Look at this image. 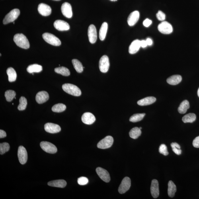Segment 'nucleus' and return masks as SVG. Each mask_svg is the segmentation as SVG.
Returning a JSON list of instances; mask_svg holds the SVG:
<instances>
[{
  "label": "nucleus",
  "mask_w": 199,
  "mask_h": 199,
  "mask_svg": "<svg viewBox=\"0 0 199 199\" xmlns=\"http://www.w3.org/2000/svg\"><path fill=\"white\" fill-rule=\"evenodd\" d=\"M13 40L16 44L20 48L25 49L30 48L29 42L23 34H16L14 37Z\"/></svg>",
  "instance_id": "obj_1"
},
{
  "label": "nucleus",
  "mask_w": 199,
  "mask_h": 199,
  "mask_svg": "<svg viewBox=\"0 0 199 199\" xmlns=\"http://www.w3.org/2000/svg\"><path fill=\"white\" fill-rule=\"evenodd\" d=\"M63 91L71 95L79 96L81 95V91L77 86L69 83H66L62 85Z\"/></svg>",
  "instance_id": "obj_2"
},
{
  "label": "nucleus",
  "mask_w": 199,
  "mask_h": 199,
  "mask_svg": "<svg viewBox=\"0 0 199 199\" xmlns=\"http://www.w3.org/2000/svg\"><path fill=\"white\" fill-rule=\"evenodd\" d=\"M42 36L46 42L52 46H58L61 45V41L54 35L46 32L43 34Z\"/></svg>",
  "instance_id": "obj_3"
},
{
  "label": "nucleus",
  "mask_w": 199,
  "mask_h": 199,
  "mask_svg": "<svg viewBox=\"0 0 199 199\" xmlns=\"http://www.w3.org/2000/svg\"><path fill=\"white\" fill-rule=\"evenodd\" d=\"M20 14L19 9H15L12 10L6 16L3 20V23L7 24L10 22H14L18 17Z\"/></svg>",
  "instance_id": "obj_4"
},
{
  "label": "nucleus",
  "mask_w": 199,
  "mask_h": 199,
  "mask_svg": "<svg viewBox=\"0 0 199 199\" xmlns=\"http://www.w3.org/2000/svg\"><path fill=\"white\" fill-rule=\"evenodd\" d=\"M114 142V139L111 136H107L102 139L98 143V148L101 149H106L110 148L112 146Z\"/></svg>",
  "instance_id": "obj_5"
},
{
  "label": "nucleus",
  "mask_w": 199,
  "mask_h": 199,
  "mask_svg": "<svg viewBox=\"0 0 199 199\" xmlns=\"http://www.w3.org/2000/svg\"><path fill=\"white\" fill-rule=\"evenodd\" d=\"M41 148L46 152L51 154L56 153L57 151V147L52 143L46 141H42L40 143Z\"/></svg>",
  "instance_id": "obj_6"
},
{
  "label": "nucleus",
  "mask_w": 199,
  "mask_h": 199,
  "mask_svg": "<svg viewBox=\"0 0 199 199\" xmlns=\"http://www.w3.org/2000/svg\"><path fill=\"white\" fill-rule=\"evenodd\" d=\"M110 67V62L108 57L104 55L100 58L99 62V67L102 72H107Z\"/></svg>",
  "instance_id": "obj_7"
},
{
  "label": "nucleus",
  "mask_w": 199,
  "mask_h": 199,
  "mask_svg": "<svg viewBox=\"0 0 199 199\" xmlns=\"http://www.w3.org/2000/svg\"><path fill=\"white\" fill-rule=\"evenodd\" d=\"M159 31L163 34H168L173 32V29L171 24L166 21L162 22L158 26Z\"/></svg>",
  "instance_id": "obj_8"
},
{
  "label": "nucleus",
  "mask_w": 199,
  "mask_h": 199,
  "mask_svg": "<svg viewBox=\"0 0 199 199\" xmlns=\"http://www.w3.org/2000/svg\"><path fill=\"white\" fill-rule=\"evenodd\" d=\"M131 186L130 178L128 177H125L122 180L119 187L118 192L121 194L126 193L130 188Z\"/></svg>",
  "instance_id": "obj_9"
},
{
  "label": "nucleus",
  "mask_w": 199,
  "mask_h": 199,
  "mask_svg": "<svg viewBox=\"0 0 199 199\" xmlns=\"http://www.w3.org/2000/svg\"><path fill=\"white\" fill-rule=\"evenodd\" d=\"M17 155L20 163L22 165L25 164L27 161L28 155L27 152L25 147L22 146L18 147Z\"/></svg>",
  "instance_id": "obj_10"
},
{
  "label": "nucleus",
  "mask_w": 199,
  "mask_h": 199,
  "mask_svg": "<svg viewBox=\"0 0 199 199\" xmlns=\"http://www.w3.org/2000/svg\"><path fill=\"white\" fill-rule=\"evenodd\" d=\"M88 36L89 42L91 44L95 43L97 40V32L95 26L93 24L90 25L88 28Z\"/></svg>",
  "instance_id": "obj_11"
},
{
  "label": "nucleus",
  "mask_w": 199,
  "mask_h": 199,
  "mask_svg": "<svg viewBox=\"0 0 199 199\" xmlns=\"http://www.w3.org/2000/svg\"><path fill=\"white\" fill-rule=\"evenodd\" d=\"M44 129L47 132L55 134L61 131V128L59 125L52 123H46L44 126Z\"/></svg>",
  "instance_id": "obj_12"
},
{
  "label": "nucleus",
  "mask_w": 199,
  "mask_h": 199,
  "mask_svg": "<svg viewBox=\"0 0 199 199\" xmlns=\"http://www.w3.org/2000/svg\"><path fill=\"white\" fill-rule=\"evenodd\" d=\"M96 172L100 178L103 181L106 182H108L110 181V177L109 173L106 170L98 167L96 168Z\"/></svg>",
  "instance_id": "obj_13"
},
{
  "label": "nucleus",
  "mask_w": 199,
  "mask_h": 199,
  "mask_svg": "<svg viewBox=\"0 0 199 199\" xmlns=\"http://www.w3.org/2000/svg\"><path fill=\"white\" fill-rule=\"evenodd\" d=\"M61 10L62 13L65 17L67 18H71L72 17V8L70 4L67 2L63 3L62 5Z\"/></svg>",
  "instance_id": "obj_14"
},
{
  "label": "nucleus",
  "mask_w": 199,
  "mask_h": 199,
  "mask_svg": "<svg viewBox=\"0 0 199 199\" xmlns=\"http://www.w3.org/2000/svg\"><path fill=\"white\" fill-rule=\"evenodd\" d=\"M54 27L57 30L60 31L68 30L70 26L68 23L63 20H57L54 22Z\"/></svg>",
  "instance_id": "obj_15"
},
{
  "label": "nucleus",
  "mask_w": 199,
  "mask_h": 199,
  "mask_svg": "<svg viewBox=\"0 0 199 199\" xmlns=\"http://www.w3.org/2000/svg\"><path fill=\"white\" fill-rule=\"evenodd\" d=\"M38 10L39 13L41 15L44 16L50 15L52 12V10L50 6L47 4L42 3L39 5Z\"/></svg>",
  "instance_id": "obj_16"
},
{
  "label": "nucleus",
  "mask_w": 199,
  "mask_h": 199,
  "mask_svg": "<svg viewBox=\"0 0 199 199\" xmlns=\"http://www.w3.org/2000/svg\"><path fill=\"white\" fill-rule=\"evenodd\" d=\"M151 192L152 196L153 197V198H157L159 196V183L157 180L154 179L152 181Z\"/></svg>",
  "instance_id": "obj_17"
},
{
  "label": "nucleus",
  "mask_w": 199,
  "mask_h": 199,
  "mask_svg": "<svg viewBox=\"0 0 199 199\" xmlns=\"http://www.w3.org/2000/svg\"><path fill=\"white\" fill-rule=\"evenodd\" d=\"M95 120V117L91 112H85L82 117V122L86 124H93Z\"/></svg>",
  "instance_id": "obj_18"
},
{
  "label": "nucleus",
  "mask_w": 199,
  "mask_h": 199,
  "mask_svg": "<svg viewBox=\"0 0 199 199\" xmlns=\"http://www.w3.org/2000/svg\"><path fill=\"white\" fill-rule=\"evenodd\" d=\"M49 96L47 92L42 91L39 92L36 96V101L38 103L42 104L49 99Z\"/></svg>",
  "instance_id": "obj_19"
},
{
  "label": "nucleus",
  "mask_w": 199,
  "mask_h": 199,
  "mask_svg": "<svg viewBox=\"0 0 199 199\" xmlns=\"http://www.w3.org/2000/svg\"><path fill=\"white\" fill-rule=\"evenodd\" d=\"M139 18V13L138 11H135L131 13L127 19L128 25L132 26L137 23Z\"/></svg>",
  "instance_id": "obj_20"
},
{
  "label": "nucleus",
  "mask_w": 199,
  "mask_h": 199,
  "mask_svg": "<svg viewBox=\"0 0 199 199\" xmlns=\"http://www.w3.org/2000/svg\"><path fill=\"white\" fill-rule=\"evenodd\" d=\"M141 47V41L135 40L131 43L129 47V52L131 54H135L138 52Z\"/></svg>",
  "instance_id": "obj_21"
},
{
  "label": "nucleus",
  "mask_w": 199,
  "mask_h": 199,
  "mask_svg": "<svg viewBox=\"0 0 199 199\" xmlns=\"http://www.w3.org/2000/svg\"><path fill=\"white\" fill-rule=\"evenodd\" d=\"M156 98L154 97H148L139 100L137 104L141 106H145L150 105L155 102Z\"/></svg>",
  "instance_id": "obj_22"
},
{
  "label": "nucleus",
  "mask_w": 199,
  "mask_h": 199,
  "mask_svg": "<svg viewBox=\"0 0 199 199\" xmlns=\"http://www.w3.org/2000/svg\"><path fill=\"white\" fill-rule=\"evenodd\" d=\"M48 185L53 187L63 188L66 186L67 183L65 180H58L49 182Z\"/></svg>",
  "instance_id": "obj_23"
},
{
  "label": "nucleus",
  "mask_w": 199,
  "mask_h": 199,
  "mask_svg": "<svg viewBox=\"0 0 199 199\" xmlns=\"http://www.w3.org/2000/svg\"><path fill=\"white\" fill-rule=\"evenodd\" d=\"M182 80V77L179 75H174L168 78L167 80L168 83L172 85H177L179 84Z\"/></svg>",
  "instance_id": "obj_24"
},
{
  "label": "nucleus",
  "mask_w": 199,
  "mask_h": 199,
  "mask_svg": "<svg viewBox=\"0 0 199 199\" xmlns=\"http://www.w3.org/2000/svg\"><path fill=\"white\" fill-rule=\"evenodd\" d=\"M7 72L8 76V81L10 82L16 81L17 78V73L15 70L12 67H10L7 69Z\"/></svg>",
  "instance_id": "obj_25"
},
{
  "label": "nucleus",
  "mask_w": 199,
  "mask_h": 199,
  "mask_svg": "<svg viewBox=\"0 0 199 199\" xmlns=\"http://www.w3.org/2000/svg\"><path fill=\"white\" fill-rule=\"evenodd\" d=\"M42 70V66L37 64L30 65L27 69V71L30 73L40 72Z\"/></svg>",
  "instance_id": "obj_26"
},
{
  "label": "nucleus",
  "mask_w": 199,
  "mask_h": 199,
  "mask_svg": "<svg viewBox=\"0 0 199 199\" xmlns=\"http://www.w3.org/2000/svg\"><path fill=\"white\" fill-rule=\"evenodd\" d=\"M108 29V24L106 22L102 24L99 31V38L101 41H103L106 38Z\"/></svg>",
  "instance_id": "obj_27"
},
{
  "label": "nucleus",
  "mask_w": 199,
  "mask_h": 199,
  "mask_svg": "<svg viewBox=\"0 0 199 199\" xmlns=\"http://www.w3.org/2000/svg\"><path fill=\"white\" fill-rule=\"evenodd\" d=\"M177 190L175 184L172 181L168 182V194L171 198H173L175 196V194Z\"/></svg>",
  "instance_id": "obj_28"
},
{
  "label": "nucleus",
  "mask_w": 199,
  "mask_h": 199,
  "mask_svg": "<svg viewBox=\"0 0 199 199\" xmlns=\"http://www.w3.org/2000/svg\"><path fill=\"white\" fill-rule=\"evenodd\" d=\"M190 108L189 102L187 100L182 102L178 108V112L180 114H184Z\"/></svg>",
  "instance_id": "obj_29"
},
{
  "label": "nucleus",
  "mask_w": 199,
  "mask_h": 199,
  "mask_svg": "<svg viewBox=\"0 0 199 199\" xmlns=\"http://www.w3.org/2000/svg\"><path fill=\"white\" fill-rule=\"evenodd\" d=\"M141 130L137 127L131 129L129 132V135L131 138L134 139L138 138L141 134Z\"/></svg>",
  "instance_id": "obj_30"
},
{
  "label": "nucleus",
  "mask_w": 199,
  "mask_h": 199,
  "mask_svg": "<svg viewBox=\"0 0 199 199\" xmlns=\"http://www.w3.org/2000/svg\"><path fill=\"white\" fill-rule=\"evenodd\" d=\"M54 71L55 72L64 76L67 77L70 75V72L69 70L65 67H57L55 69Z\"/></svg>",
  "instance_id": "obj_31"
},
{
  "label": "nucleus",
  "mask_w": 199,
  "mask_h": 199,
  "mask_svg": "<svg viewBox=\"0 0 199 199\" xmlns=\"http://www.w3.org/2000/svg\"><path fill=\"white\" fill-rule=\"evenodd\" d=\"M196 119V114L189 113L186 115L182 118V121L184 123H192L195 121Z\"/></svg>",
  "instance_id": "obj_32"
},
{
  "label": "nucleus",
  "mask_w": 199,
  "mask_h": 199,
  "mask_svg": "<svg viewBox=\"0 0 199 199\" xmlns=\"http://www.w3.org/2000/svg\"><path fill=\"white\" fill-rule=\"evenodd\" d=\"M72 63L74 67L77 72L81 73L83 70V67L82 63L77 59H73L72 60Z\"/></svg>",
  "instance_id": "obj_33"
},
{
  "label": "nucleus",
  "mask_w": 199,
  "mask_h": 199,
  "mask_svg": "<svg viewBox=\"0 0 199 199\" xmlns=\"http://www.w3.org/2000/svg\"><path fill=\"white\" fill-rule=\"evenodd\" d=\"M66 106L62 103H58L52 107V110L53 112H62L66 110Z\"/></svg>",
  "instance_id": "obj_34"
},
{
  "label": "nucleus",
  "mask_w": 199,
  "mask_h": 199,
  "mask_svg": "<svg viewBox=\"0 0 199 199\" xmlns=\"http://www.w3.org/2000/svg\"><path fill=\"white\" fill-rule=\"evenodd\" d=\"M145 115V114H136L133 115L130 119V121L133 122H140L143 119Z\"/></svg>",
  "instance_id": "obj_35"
},
{
  "label": "nucleus",
  "mask_w": 199,
  "mask_h": 199,
  "mask_svg": "<svg viewBox=\"0 0 199 199\" xmlns=\"http://www.w3.org/2000/svg\"><path fill=\"white\" fill-rule=\"evenodd\" d=\"M27 102L26 98L23 96L20 97L19 100V104L18 106V109L20 111H22L26 109Z\"/></svg>",
  "instance_id": "obj_36"
},
{
  "label": "nucleus",
  "mask_w": 199,
  "mask_h": 199,
  "mask_svg": "<svg viewBox=\"0 0 199 199\" xmlns=\"http://www.w3.org/2000/svg\"><path fill=\"white\" fill-rule=\"evenodd\" d=\"M16 95V92L12 90H8L5 93L6 100L8 102H11L15 98Z\"/></svg>",
  "instance_id": "obj_37"
},
{
  "label": "nucleus",
  "mask_w": 199,
  "mask_h": 199,
  "mask_svg": "<svg viewBox=\"0 0 199 199\" xmlns=\"http://www.w3.org/2000/svg\"><path fill=\"white\" fill-rule=\"evenodd\" d=\"M10 145L7 142L1 143L0 144V154L3 155L9 151Z\"/></svg>",
  "instance_id": "obj_38"
},
{
  "label": "nucleus",
  "mask_w": 199,
  "mask_h": 199,
  "mask_svg": "<svg viewBox=\"0 0 199 199\" xmlns=\"http://www.w3.org/2000/svg\"><path fill=\"white\" fill-rule=\"evenodd\" d=\"M159 152L164 156H167L169 155L167 147L165 144H163L160 146L159 148Z\"/></svg>",
  "instance_id": "obj_39"
},
{
  "label": "nucleus",
  "mask_w": 199,
  "mask_h": 199,
  "mask_svg": "<svg viewBox=\"0 0 199 199\" xmlns=\"http://www.w3.org/2000/svg\"><path fill=\"white\" fill-rule=\"evenodd\" d=\"M88 182H89V180L87 177H81L78 178L77 182L80 185H85L88 183Z\"/></svg>",
  "instance_id": "obj_40"
},
{
  "label": "nucleus",
  "mask_w": 199,
  "mask_h": 199,
  "mask_svg": "<svg viewBox=\"0 0 199 199\" xmlns=\"http://www.w3.org/2000/svg\"><path fill=\"white\" fill-rule=\"evenodd\" d=\"M157 17L159 21H163L165 19L166 16L163 12L159 11L157 14Z\"/></svg>",
  "instance_id": "obj_41"
},
{
  "label": "nucleus",
  "mask_w": 199,
  "mask_h": 199,
  "mask_svg": "<svg viewBox=\"0 0 199 199\" xmlns=\"http://www.w3.org/2000/svg\"><path fill=\"white\" fill-rule=\"evenodd\" d=\"M171 146L172 147V150L173 152L176 153V155H179L181 154L182 151L181 149L177 148V147L174 146L173 143L171 144Z\"/></svg>",
  "instance_id": "obj_42"
},
{
  "label": "nucleus",
  "mask_w": 199,
  "mask_h": 199,
  "mask_svg": "<svg viewBox=\"0 0 199 199\" xmlns=\"http://www.w3.org/2000/svg\"><path fill=\"white\" fill-rule=\"evenodd\" d=\"M194 147L196 148H199V136L195 138L192 142Z\"/></svg>",
  "instance_id": "obj_43"
},
{
  "label": "nucleus",
  "mask_w": 199,
  "mask_h": 199,
  "mask_svg": "<svg viewBox=\"0 0 199 199\" xmlns=\"http://www.w3.org/2000/svg\"><path fill=\"white\" fill-rule=\"evenodd\" d=\"M152 23V21L151 20L147 18V19H145L144 21H143V25H144L145 27H147L151 25Z\"/></svg>",
  "instance_id": "obj_44"
},
{
  "label": "nucleus",
  "mask_w": 199,
  "mask_h": 199,
  "mask_svg": "<svg viewBox=\"0 0 199 199\" xmlns=\"http://www.w3.org/2000/svg\"><path fill=\"white\" fill-rule=\"evenodd\" d=\"M7 136V134L5 131L2 130H0V138H5Z\"/></svg>",
  "instance_id": "obj_45"
},
{
  "label": "nucleus",
  "mask_w": 199,
  "mask_h": 199,
  "mask_svg": "<svg viewBox=\"0 0 199 199\" xmlns=\"http://www.w3.org/2000/svg\"><path fill=\"white\" fill-rule=\"evenodd\" d=\"M141 46L142 48H145L147 46V44L146 40H142L141 41Z\"/></svg>",
  "instance_id": "obj_46"
},
{
  "label": "nucleus",
  "mask_w": 199,
  "mask_h": 199,
  "mask_svg": "<svg viewBox=\"0 0 199 199\" xmlns=\"http://www.w3.org/2000/svg\"><path fill=\"white\" fill-rule=\"evenodd\" d=\"M146 41L147 46H151L153 44L152 41L150 38H147Z\"/></svg>",
  "instance_id": "obj_47"
},
{
  "label": "nucleus",
  "mask_w": 199,
  "mask_h": 199,
  "mask_svg": "<svg viewBox=\"0 0 199 199\" xmlns=\"http://www.w3.org/2000/svg\"><path fill=\"white\" fill-rule=\"evenodd\" d=\"M173 143L174 146L177 147V148L178 149H180V146L179 144H178L176 142H173Z\"/></svg>",
  "instance_id": "obj_48"
},
{
  "label": "nucleus",
  "mask_w": 199,
  "mask_h": 199,
  "mask_svg": "<svg viewBox=\"0 0 199 199\" xmlns=\"http://www.w3.org/2000/svg\"><path fill=\"white\" fill-rule=\"evenodd\" d=\"M197 94H198V97H199V89H198V90Z\"/></svg>",
  "instance_id": "obj_49"
},
{
  "label": "nucleus",
  "mask_w": 199,
  "mask_h": 199,
  "mask_svg": "<svg viewBox=\"0 0 199 199\" xmlns=\"http://www.w3.org/2000/svg\"><path fill=\"white\" fill-rule=\"evenodd\" d=\"M111 1H113V2H115V1H117V0H110Z\"/></svg>",
  "instance_id": "obj_50"
},
{
  "label": "nucleus",
  "mask_w": 199,
  "mask_h": 199,
  "mask_svg": "<svg viewBox=\"0 0 199 199\" xmlns=\"http://www.w3.org/2000/svg\"><path fill=\"white\" fill-rule=\"evenodd\" d=\"M54 1H60V0H54Z\"/></svg>",
  "instance_id": "obj_51"
},
{
  "label": "nucleus",
  "mask_w": 199,
  "mask_h": 199,
  "mask_svg": "<svg viewBox=\"0 0 199 199\" xmlns=\"http://www.w3.org/2000/svg\"><path fill=\"white\" fill-rule=\"evenodd\" d=\"M139 129H140V130H141L142 128V127H140V128H139Z\"/></svg>",
  "instance_id": "obj_52"
},
{
  "label": "nucleus",
  "mask_w": 199,
  "mask_h": 199,
  "mask_svg": "<svg viewBox=\"0 0 199 199\" xmlns=\"http://www.w3.org/2000/svg\"><path fill=\"white\" fill-rule=\"evenodd\" d=\"M15 22H13V24H15Z\"/></svg>",
  "instance_id": "obj_53"
},
{
  "label": "nucleus",
  "mask_w": 199,
  "mask_h": 199,
  "mask_svg": "<svg viewBox=\"0 0 199 199\" xmlns=\"http://www.w3.org/2000/svg\"><path fill=\"white\" fill-rule=\"evenodd\" d=\"M0 55H1V54H0Z\"/></svg>",
  "instance_id": "obj_54"
}]
</instances>
